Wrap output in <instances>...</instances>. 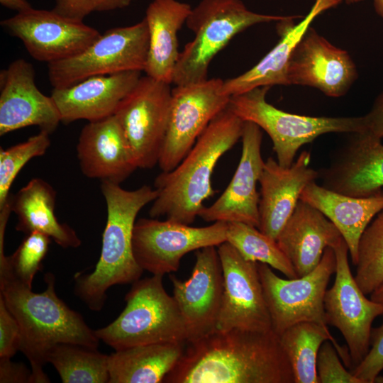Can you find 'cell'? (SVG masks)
<instances>
[{
  "label": "cell",
  "mask_w": 383,
  "mask_h": 383,
  "mask_svg": "<svg viewBox=\"0 0 383 383\" xmlns=\"http://www.w3.org/2000/svg\"><path fill=\"white\" fill-rule=\"evenodd\" d=\"M133 0H56L52 10L67 18L83 21L93 12L109 11L128 6Z\"/></svg>",
  "instance_id": "cell-37"
},
{
  "label": "cell",
  "mask_w": 383,
  "mask_h": 383,
  "mask_svg": "<svg viewBox=\"0 0 383 383\" xmlns=\"http://www.w3.org/2000/svg\"><path fill=\"white\" fill-rule=\"evenodd\" d=\"M170 84L141 76L113 114L122 127L138 168L152 169L158 164L170 115Z\"/></svg>",
  "instance_id": "cell-10"
},
{
  "label": "cell",
  "mask_w": 383,
  "mask_h": 383,
  "mask_svg": "<svg viewBox=\"0 0 383 383\" xmlns=\"http://www.w3.org/2000/svg\"><path fill=\"white\" fill-rule=\"evenodd\" d=\"M49 135L40 131L23 143L6 150L0 148V207L8 201L11 184L23 167L46 152L50 145Z\"/></svg>",
  "instance_id": "cell-34"
},
{
  "label": "cell",
  "mask_w": 383,
  "mask_h": 383,
  "mask_svg": "<svg viewBox=\"0 0 383 383\" xmlns=\"http://www.w3.org/2000/svg\"><path fill=\"white\" fill-rule=\"evenodd\" d=\"M140 77L139 71L91 77L68 87L53 89L50 96L61 122L99 121L114 114Z\"/></svg>",
  "instance_id": "cell-23"
},
{
  "label": "cell",
  "mask_w": 383,
  "mask_h": 383,
  "mask_svg": "<svg viewBox=\"0 0 383 383\" xmlns=\"http://www.w3.org/2000/svg\"><path fill=\"white\" fill-rule=\"evenodd\" d=\"M343 0H315L306 16L293 25V18L278 21L280 39L255 65L243 74L223 81V94L231 96L260 87L289 85L287 70L292 54L314 19L325 11L336 7Z\"/></svg>",
  "instance_id": "cell-24"
},
{
  "label": "cell",
  "mask_w": 383,
  "mask_h": 383,
  "mask_svg": "<svg viewBox=\"0 0 383 383\" xmlns=\"http://www.w3.org/2000/svg\"><path fill=\"white\" fill-rule=\"evenodd\" d=\"M370 295V299L372 301L383 304V283Z\"/></svg>",
  "instance_id": "cell-43"
},
{
  "label": "cell",
  "mask_w": 383,
  "mask_h": 383,
  "mask_svg": "<svg viewBox=\"0 0 383 383\" xmlns=\"http://www.w3.org/2000/svg\"><path fill=\"white\" fill-rule=\"evenodd\" d=\"M173 296L182 316L187 343L216 330L221 307L223 277L216 246L197 250L190 277L182 281L170 274Z\"/></svg>",
  "instance_id": "cell-16"
},
{
  "label": "cell",
  "mask_w": 383,
  "mask_h": 383,
  "mask_svg": "<svg viewBox=\"0 0 383 383\" xmlns=\"http://www.w3.org/2000/svg\"><path fill=\"white\" fill-rule=\"evenodd\" d=\"M243 124L228 107L210 122L182 161L156 177L157 196L150 218L165 216L187 225L194 221L204 201L216 193L211 180L217 162L241 138Z\"/></svg>",
  "instance_id": "cell-3"
},
{
  "label": "cell",
  "mask_w": 383,
  "mask_h": 383,
  "mask_svg": "<svg viewBox=\"0 0 383 383\" xmlns=\"http://www.w3.org/2000/svg\"><path fill=\"white\" fill-rule=\"evenodd\" d=\"M335 265V253L331 247L326 248L318 265L300 277L281 278L268 265L258 262L272 330L279 336L301 322H313L328 329L324 297Z\"/></svg>",
  "instance_id": "cell-9"
},
{
  "label": "cell",
  "mask_w": 383,
  "mask_h": 383,
  "mask_svg": "<svg viewBox=\"0 0 383 383\" xmlns=\"http://www.w3.org/2000/svg\"><path fill=\"white\" fill-rule=\"evenodd\" d=\"M101 190L107 220L100 257L92 272L74 276L76 296L94 311L104 307L111 287L133 284L140 278L143 270L133 252V228L139 211L157 196V191L148 185L126 190L120 184L104 181Z\"/></svg>",
  "instance_id": "cell-4"
},
{
  "label": "cell",
  "mask_w": 383,
  "mask_h": 383,
  "mask_svg": "<svg viewBox=\"0 0 383 383\" xmlns=\"http://www.w3.org/2000/svg\"><path fill=\"white\" fill-rule=\"evenodd\" d=\"M328 167L318 170L321 186L355 197H367L383 189V144L368 132L348 133Z\"/></svg>",
  "instance_id": "cell-19"
},
{
  "label": "cell",
  "mask_w": 383,
  "mask_h": 383,
  "mask_svg": "<svg viewBox=\"0 0 383 383\" xmlns=\"http://www.w3.org/2000/svg\"><path fill=\"white\" fill-rule=\"evenodd\" d=\"M165 383H294L273 331L215 330L186 343Z\"/></svg>",
  "instance_id": "cell-1"
},
{
  "label": "cell",
  "mask_w": 383,
  "mask_h": 383,
  "mask_svg": "<svg viewBox=\"0 0 383 383\" xmlns=\"http://www.w3.org/2000/svg\"><path fill=\"white\" fill-rule=\"evenodd\" d=\"M383 370V321L371 335L369 351L353 374L363 383H374Z\"/></svg>",
  "instance_id": "cell-38"
},
{
  "label": "cell",
  "mask_w": 383,
  "mask_h": 383,
  "mask_svg": "<svg viewBox=\"0 0 383 383\" xmlns=\"http://www.w3.org/2000/svg\"><path fill=\"white\" fill-rule=\"evenodd\" d=\"M56 192L40 178L30 179L12 199V211L18 218L16 230L28 234L42 233L63 248H76L81 240L75 231L61 223L55 213Z\"/></svg>",
  "instance_id": "cell-28"
},
{
  "label": "cell",
  "mask_w": 383,
  "mask_h": 383,
  "mask_svg": "<svg viewBox=\"0 0 383 383\" xmlns=\"http://www.w3.org/2000/svg\"><path fill=\"white\" fill-rule=\"evenodd\" d=\"M377 14L383 19V0H372Z\"/></svg>",
  "instance_id": "cell-44"
},
{
  "label": "cell",
  "mask_w": 383,
  "mask_h": 383,
  "mask_svg": "<svg viewBox=\"0 0 383 383\" xmlns=\"http://www.w3.org/2000/svg\"><path fill=\"white\" fill-rule=\"evenodd\" d=\"M316 369L318 383H363L344 367L329 340H326L319 349Z\"/></svg>",
  "instance_id": "cell-36"
},
{
  "label": "cell",
  "mask_w": 383,
  "mask_h": 383,
  "mask_svg": "<svg viewBox=\"0 0 383 383\" xmlns=\"http://www.w3.org/2000/svg\"><path fill=\"white\" fill-rule=\"evenodd\" d=\"M108 360L97 349L70 343L57 344L47 357L63 383L109 382Z\"/></svg>",
  "instance_id": "cell-31"
},
{
  "label": "cell",
  "mask_w": 383,
  "mask_h": 383,
  "mask_svg": "<svg viewBox=\"0 0 383 383\" xmlns=\"http://www.w3.org/2000/svg\"><path fill=\"white\" fill-rule=\"evenodd\" d=\"M226 241L247 260L268 265L287 278L298 277L276 240L243 222L227 223Z\"/></svg>",
  "instance_id": "cell-32"
},
{
  "label": "cell",
  "mask_w": 383,
  "mask_h": 383,
  "mask_svg": "<svg viewBox=\"0 0 383 383\" xmlns=\"http://www.w3.org/2000/svg\"><path fill=\"white\" fill-rule=\"evenodd\" d=\"M163 275L139 279L126 294V307L108 326L95 331L99 339L114 349L162 343H187V331L173 296L163 285Z\"/></svg>",
  "instance_id": "cell-5"
},
{
  "label": "cell",
  "mask_w": 383,
  "mask_h": 383,
  "mask_svg": "<svg viewBox=\"0 0 383 383\" xmlns=\"http://www.w3.org/2000/svg\"><path fill=\"white\" fill-rule=\"evenodd\" d=\"M149 33L145 19L136 24L106 30L84 50L48 64L53 89L68 87L87 78L145 70Z\"/></svg>",
  "instance_id": "cell-8"
},
{
  "label": "cell",
  "mask_w": 383,
  "mask_h": 383,
  "mask_svg": "<svg viewBox=\"0 0 383 383\" xmlns=\"http://www.w3.org/2000/svg\"><path fill=\"white\" fill-rule=\"evenodd\" d=\"M242 152L235 172L222 194L199 216L207 222H243L259 226L260 194L257 183L265 161L261 153L262 132L250 121H244Z\"/></svg>",
  "instance_id": "cell-18"
},
{
  "label": "cell",
  "mask_w": 383,
  "mask_h": 383,
  "mask_svg": "<svg viewBox=\"0 0 383 383\" xmlns=\"http://www.w3.org/2000/svg\"><path fill=\"white\" fill-rule=\"evenodd\" d=\"M362 116L364 131L383 138V92L375 99L370 111Z\"/></svg>",
  "instance_id": "cell-41"
},
{
  "label": "cell",
  "mask_w": 383,
  "mask_h": 383,
  "mask_svg": "<svg viewBox=\"0 0 383 383\" xmlns=\"http://www.w3.org/2000/svg\"><path fill=\"white\" fill-rule=\"evenodd\" d=\"M270 88L257 87L231 96L228 108L243 121L266 131L282 167H290L299 148L321 135L364 131L362 116H309L280 110L266 100Z\"/></svg>",
  "instance_id": "cell-7"
},
{
  "label": "cell",
  "mask_w": 383,
  "mask_h": 383,
  "mask_svg": "<svg viewBox=\"0 0 383 383\" xmlns=\"http://www.w3.org/2000/svg\"><path fill=\"white\" fill-rule=\"evenodd\" d=\"M19 325L0 296V357L11 358L20 348Z\"/></svg>",
  "instance_id": "cell-39"
},
{
  "label": "cell",
  "mask_w": 383,
  "mask_h": 383,
  "mask_svg": "<svg viewBox=\"0 0 383 383\" xmlns=\"http://www.w3.org/2000/svg\"><path fill=\"white\" fill-rule=\"evenodd\" d=\"M279 340L290 363L294 383H318L317 357L326 340L332 343L348 367L352 365L348 348L340 346L329 330L318 323L301 322L293 325L279 335Z\"/></svg>",
  "instance_id": "cell-30"
},
{
  "label": "cell",
  "mask_w": 383,
  "mask_h": 383,
  "mask_svg": "<svg viewBox=\"0 0 383 383\" xmlns=\"http://www.w3.org/2000/svg\"><path fill=\"white\" fill-rule=\"evenodd\" d=\"M355 266V281L365 295L383 283V209L360 236Z\"/></svg>",
  "instance_id": "cell-33"
},
{
  "label": "cell",
  "mask_w": 383,
  "mask_h": 383,
  "mask_svg": "<svg viewBox=\"0 0 383 383\" xmlns=\"http://www.w3.org/2000/svg\"><path fill=\"white\" fill-rule=\"evenodd\" d=\"M223 82L212 78L172 89L168 127L158 161L162 171L173 170L210 122L228 107L231 96L222 93Z\"/></svg>",
  "instance_id": "cell-12"
},
{
  "label": "cell",
  "mask_w": 383,
  "mask_h": 383,
  "mask_svg": "<svg viewBox=\"0 0 383 383\" xmlns=\"http://www.w3.org/2000/svg\"><path fill=\"white\" fill-rule=\"evenodd\" d=\"M374 383H383V376H377Z\"/></svg>",
  "instance_id": "cell-46"
},
{
  "label": "cell",
  "mask_w": 383,
  "mask_h": 383,
  "mask_svg": "<svg viewBox=\"0 0 383 383\" xmlns=\"http://www.w3.org/2000/svg\"><path fill=\"white\" fill-rule=\"evenodd\" d=\"M0 135L35 126L52 133L61 122L51 96L35 83V70L23 59L13 61L0 72Z\"/></svg>",
  "instance_id": "cell-20"
},
{
  "label": "cell",
  "mask_w": 383,
  "mask_h": 383,
  "mask_svg": "<svg viewBox=\"0 0 383 383\" xmlns=\"http://www.w3.org/2000/svg\"><path fill=\"white\" fill-rule=\"evenodd\" d=\"M186 343L133 346L109 355V383H159L175 366Z\"/></svg>",
  "instance_id": "cell-29"
},
{
  "label": "cell",
  "mask_w": 383,
  "mask_h": 383,
  "mask_svg": "<svg viewBox=\"0 0 383 383\" xmlns=\"http://www.w3.org/2000/svg\"><path fill=\"white\" fill-rule=\"evenodd\" d=\"M357 78L350 54L311 26L294 48L287 70L289 85L313 87L330 97L345 95Z\"/></svg>",
  "instance_id": "cell-17"
},
{
  "label": "cell",
  "mask_w": 383,
  "mask_h": 383,
  "mask_svg": "<svg viewBox=\"0 0 383 383\" xmlns=\"http://www.w3.org/2000/svg\"><path fill=\"white\" fill-rule=\"evenodd\" d=\"M300 200L319 210L337 227L355 265L360 236L383 209V192L367 197L350 196L329 190L314 181L304 188Z\"/></svg>",
  "instance_id": "cell-26"
},
{
  "label": "cell",
  "mask_w": 383,
  "mask_h": 383,
  "mask_svg": "<svg viewBox=\"0 0 383 383\" xmlns=\"http://www.w3.org/2000/svg\"><path fill=\"white\" fill-rule=\"evenodd\" d=\"M223 277L216 329L272 330L258 271V262L245 260L227 241L218 246Z\"/></svg>",
  "instance_id": "cell-14"
},
{
  "label": "cell",
  "mask_w": 383,
  "mask_h": 383,
  "mask_svg": "<svg viewBox=\"0 0 383 383\" xmlns=\"http://www.w3.org/2000/svg\"><path fill=\"white\" fill-rule=\"evenodd\" d=\"M35 60L48 64L78 55L101 35L96 29L51 11L31 9L2 20Z\"/></svg>",
  "instance_id": "cell-15"
},
{
  "label": "cell",
  "mask_w": 383,
  "mask_h": 383,
  "mask_svg": "<svg viewBox=\"0 0 383 383\" xmlns=\"http://www.w3.org/2000/svg\"><path fill=\"white\" fill-rule=\"evenodd\" d=\"M191 6L177 0H153L148 6L145 20L149 33L146 75L172 83L178 60L177 33L186 23Z\"/></svg>",
  "instance_id": "cell-27"
},
{
  "label": "cell",
  "mask_w": 383,
  "mask_h": 383,
  "mask_svg": "<svg viewBox=\"0 0 383 383\" xmlns=\"http://www.w3.org/2000/svg\"><path fill=\"white\" fill-rule=\"evenodd\" d=\"M342 238L322 212L299 200L276 241L300 277L318 265L326 248H333Z\"/></svg>",
  "instance_id": "cell-25"
},
{
  "label": "cell",
  "mask_w": 383,
  "mask_h": 383,
  "mask_svg": "<svg viewBox=\"0 0 383 383\" xmlns=\"http://www.w3.org/2000/svg\"><path fill=\"white\" fill-rule=\"evenodd\" d=\"M51 238L39 232L26 234L12 255L8 256L13 273L18 279L32 289L35 274L42 267Z\"/></svg>",
  "instance_id": "cell-35"
},
{
  "label": "cell",
  "mask_w": 383,
  "mask_h": 383,
  "mask_svg": "<svg viewBox=\"0 0 383 383\" xmlns=\"http://www.w3.org/2000/svg\"><path fill=\"white\" fill-rule=\"evenodd\" d=\"M31 370L21 362H14L11 358L0 357L1 383L30 382Z\"/></svg>",
  "instance_id": "cell-40"
},
{
  "label": "cell",
  "mask_w": 383,
  "mask_h": 383,
  "mask_svg": "<svg viewBox=\"0 0 383 383\" xmlns=\"http://www.w3.org/2000/svg\"><path fill=\"white\" fill-rule=\"evenodd\" d=\"M0 4L7 9L21 13L31 9L33 7L26 0H0Z\"/></svg>",
  "instance_id": "cell-42"
},
{
  "label": "cell",
  "mask_w": 383,
  "mask_h": 383,
  "mask_svg": "<svg viewBox=\"0 0 383 383\" xmlns=\"http://www.w3.org/2000/svg\"><path fill=\"white\" fill-rule=\"evenodd\" d=\"M343 1H344L348 4H353L361 2L364 0H343Z\"/></svg>",
  "instance_id": "cell-45"
},
{
  "label": "cell",
  "mask_w": 383,
  "mask_h": 383,
  "mask_svg": "<svg viewBox=\"0 0 383 383\" xmlns=\"http://www.w3.org/2000/svg\"><path fill=\"white\" fill-rule=\"evenodd\" d=\"M77 155L84 175L101 182L120 184L138 169L122 127L113 115L83 127Z\"/></svg>",
  "instance_id": "cell-22"
},
{
  "label": "cell",
  "mask_w": 383,
  "mask_h": 383,
  "mask_svg": "<svg viewBox=\"0 0 383 383\" xmlns=\"http://www.w3.org/2000/svg\"><path fill=\"white\" fill-rule=\"evenodd\" d=\"M335 256V277L324 297L327 323L343 336L351 363L357 366L367 354L372 324L383 314V304L368 299L353 276L348 262V245L343 238L332 248Z\"/></svg>",
  "instance_id": "cell-13"
},
{
  "label": "cell",
  "mask_w": 383,
  "mask_h": 383,
  "mask_svg": "<svg viewBox=\"0 0 383 383\" xmlns=\"http://www.w3.org/2000/svg\"><path fill=\"white\" fill-rule=\"evenodd\" d=\"M294 16L255 13L242 0H201L187 19L194 38L179 52L172 83L179 86L207 79L210 62L235 35L258 23Z\"/></svg>",
  "instance_id": "cell-6"
},
{
  "label": "cell",
  "mask_w": 383,
  "mask_h": 383,
  "mask_svg": "<svg viewBox=\"0 0 383 383\" xmlns=\"http://www.w3.org/2000/svg\"><path fill=\"white\" fill-rule=\"evenodd\" d=\"M44 278L45 290L33 292L14 275L8 256L0 259V296L19 325V350L30 362L32 383L50 382L43 368L57 344L97 349L100 341L81 314L57 296L55 275L48 272Z\"/></svg>",
  "instance_id": "cell-2"
},
{
  "label": "cell",
  "mask_w": 383,
  "mask_h": 383,
  "mask_svg": "<svg viewBox=\"0 0 383 383\" xmlns=\"http://www.w3.org/2000/svg\"><path fill=\"white\" fill-rule=\"evenodd\" d=\"M226 231L223 221L192 227L169 219L142 218L133 228V255L143 271L164 276L177 272L188 252L226 242Z\"/></svg>",
  "instance_id": "cell-11"
},
{
  "label": "cell",
  "mask_w": 383,
  "mask_h": 383,
  "mask_svg": "<svg viewBox=\"0 0 383 383\" xmlns=\"http://www.w3.org/2000/svg\"><path fill=\"white\" fill-rule=\"evenodd\" d=\"M311 154L303 151L289 167L268 157L259 178V226L265 234L276 240L293 213L304 188L319 177L309 166Z\"/></svg>",
  "instance_id": "cell-21"
}]
</instances>
